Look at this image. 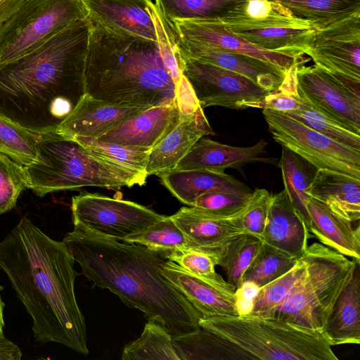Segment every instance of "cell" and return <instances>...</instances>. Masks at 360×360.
<instances>
[{"instance_id": "obj_1", "label": "cell", "mask_w": 360, "mask_h": 360, "mask_svg": "<svg viewBox=\"0 0 360 360\" xmlns=\"http://www.w3.org/2000/svg\"><path fill=\"white\" fill-rule=\"evenodd\" d=\"M75 259L26 216L0 241V270L32 319L34 339L87 355L86 326L77 304Z\"/></svg>"}, {"instance_id": "obj_2", "label": "cell", "mask_w": 360, "mask_h": 360, "mask_svg": "<svg viewBox=\"0 0 360 360\" xmlns=\"http://www.w3.org/2000/svg\"><path fill=\"white\" fill-rule=\"evenodd\" d=\"M89 17L0 68V115L33 132H55L85 94Z\"/></svg>"}, {"instance_id": "obj_3", "label": "cell", "mask_w": 360, "mask_h": 360, "mask_svg": "<svg viewBox=\"0 0 360 360\" xmlns=\"http://www.w3.org/2000/svg\"><path fill=\"white\" fill-rule=\"evenodd\" d=\"M63 243L94 287L109 290L147 319L160 316L172 337L200 328L201 315L163 275L162 265L167 259L158 253L76 228Z\"/></svg>"}, {"instance_id": "obj_4", "label": "cell", "mask_w": 360, "mask_h": 360, "mask_svg": "<svg viewBox=\"0 0 360 360\" xmlns=\"http://www.w3.org/2000/svg\"><path fill=\"white\" fill-rule=\"evenodd\" d=\"M92 24L86 94L118 105L153 107L177 101L176 86L158 43L119 35Z\"/></svg>"}, {"instance_id": "obj_5", "label": "cell", "mask_w": 360, "mask_h": 360, "mask_svg": "<svg viewBox=\"0 0 360 360\" xmlns=\"http://www.w3.org/2000/svg\"><path fill=\"white\" fill-rule=\"evenodd\" d=\"M214 334L219 360H338L323 330L251 314L201 317Z\"/></svg>"}, {"instance_id": "obj_6", "label": "cell", "mask_w": 360, "mask_h": 360, "mask_svg": "<svg viewBox=\"0 0 360 360\" xmlns=\"http://www.w3.org/2000/svg\"><path fill=\"white\" fill-rule=\"evenodd\" d=\"M38 160L24 168L28 188L37 196L84 186L118 188L145 184L140 175L102 160L58 133L40 134Z\"/></svg>"}, {"instance_id": "obj_7", "label": "cell", "mask_w": 360, "mask_h": 360, "mask_svg": "<svg viewBox=\"0 0 360 360\" xmlns=\"http://www.w3.org/2000/svg\"><path fill=\"white\" fill-rule=\"evenodd\" d=\"M304 277L283 302L263 316L314 330H324L335 302L360 263L320 243L308 245Z\"/></svg>"}, {"instance_id": "obj_8", "label": "cell", "mask_w": 360, "mask_h": 360, "mask_svg": "<svg viewBox=\"0 0 360 360\" xmlns=\"http://www.w3.org/2000/svg\"><path fill=\"white\" fill-rule=\"evenodd\" d=\"M220 20L255 46L295 58L308 56L316 32L276 0H243Z\"/></svg>"}, {"instance_id": "obj_9", "label": "cell", "mask_w": 360, "mask_h": 360, "mask_svg": "<svg viewBox=\"0 0 360 360\" xmlns=\"http://www.w3.org/2000/svg\"><path fill=\"white\" fill-rule=\"evenodd\" d=\"M88 17L83 0H25L0 26V68L41 46L72 22Z\"/></svg>"}, {"instance_id": "obj_10", "label": "cell", "mask_w": 360, "mask_h": 360, "mask_svg": "<svg viewBox=\"0 0 360 360\" xmlns=\"http://www.w3.org/2000/svg\"><path fill=\"white\" fill-rule=\"evenodd\" d=\"M274 139L318 169H328L360 179V150L340 143L289 115L262 109Z\"/></svg>"}, {"instance_id": "obj_11", "label": "cell", "mask_w": 360, "mask_h": 360, "mask_svg": "<svg viewBox=\"0 0 360 360\" xmlns=\"http://www.w3.org/2000/svg\"><path fill=\"white\" fill-rule=\"evenodd\" d=\"M71 210L74 228L120 241L165 217L134 202L98 193L73 196Z\"/></svg>"}, {"instance_id": "obj_12", "label": "cell", "mask_w": 360, "mask_h": 360, "mask_svg": "<svg viewBox=\"0 0 360 360\" xmlns=\"http://www.w3.org/2000/svg\"><path fill=\"white\" fill-rule=\"evenodd\" d=\"M179 53L182 75L202 109L210 106L262 109L269 91L238 73Z\"/></svg>"}, {"instance_id": "obj_13", "label": "cell", "mask_w": 360, "mask_h": 360, "mask_svg": "<svg viewBox=\"0 0 360 360\" xmlns=\"http://www.w3.org/2000/svg\"><path fill=\"white\" fill-rule=\"evenodd\" d=\"M296 66L299 93L316 110L350 131L360 134V94L335 75L316 65Z\"/></svg>"}, {"instance_id": "obj_14", "label": "cell", "mask_w": 360, "mask_h": 360, "mask_svg": "<svg viewBox=\"0 0 360 360\" xmlns=\"http://www.w3.org/2000/svg\"><path fill=\"white\" fill-rule=\"evenodd\" d=\"M308 56L332 74L360 80V12L316 29Z\"/></svg>"}, {"instance_id": "obj_15", "label": "cell", "mask_w": 360, "mask_h": 360, "mask_svg": "<svg viewBox=\"0 0 360 360\" xmlns=\"http://www.w3.org/2000/svg\"><path fill=\"white\" fill-rule=\"evenodd\" d=\"M169 21L177 40L181 43L216 47L227 52L252 57L286 70L296 64L306 63L309 59L306 56L295 58L258 48L231 32L218 18H174Z\"/></svg>"}, {"instance_id": "obj_16", "label": "cell", "mask_w": 360, "mask_h": 360, "mask_svg": "<svg viewBox=\"0 0 360 360\" xmlns=\"http://www.w3.org/2000/svg\"><path fill=\"white\" fill-rule=\"evenodd\" d=\"M240 213L232 217H221L188 206L182 207L169 217L185 235L189 248L214 256L218 264L227 246L245 233L238 220Z\"/></svg>"}, {"instance_id": "obj_17", "label": "cell", "mask_w": 360, "mask_h": 360, "mask_svg": "<svg viewBox=\"0 0 360 360\" xmlns=\"http://www.w3.org/2000/svg\"><path fill=\"white\" fill-rule=\"evenodd\" d=\"M181 112L177 101L153 106L129 117L96 139L150 150L175 126Z\"/></svg>"}, {"instance_id": "obj_18", "label": "cell", "mask_w": 360, "mask_h": 360, "mask_svg": "<svg viewBox=\"0 0 360 360\" xmlns=\"http://www.w3.org/2000/svg\"><path fill=\"white\" fill-rule=\"evenodd\" d=\"M151 0H83L91 22L110 32L157 42Z\"/></svg>"}, {"instance_id": "obj_19", "label": "cell", "mask_w": 360, "mask_h": 360, "mask_svg": "<svg viewBox=\"0 0 360 360\" xmlns=\"http://www.w3.org/2000/svg\"><path fill=\"white\" fill-rule=\"evenodd\" d=\"M214 134L201 107L192 112H181L175 126L150 149L146 174L158 175L173 170L200 139Z\"/></svg>"}, {"instance_id": "obj_20", "label": "cell", "mask_w": 360, "mask_h": 360, "mask_svg": "<svg viewBox=\"0 0 360 360\" xmlns=\"http://www.w3.org/2000/svg\"><path fill=\"white\" fill-rule=\"evenodd\" d=\"M162 273L185 296L201 317L239 315L236 288H225L198 277L167 259L162 265Z\"/></svg>"}, {"instance_id": "obj_21", "label": "cell", "mask_w": 360, "mask_h": 360, "mask_svg": "<svg viewBox=\"0 0 360 360\" xmlns=\"http://www.w3.org/2000/svg\"><path fill=\"white\" fill-rule=\"evenodd\" d=\"M149 108L151 107L114 105L85 93L56 132L67 138L97 139L129 117Z\"/></svg>"}, {"instance_id": "obj_22", "label": "cell", "mask_w": 360, "mask_h": 360, "mask_svg": "<svg viewBox=\"0 0 360 360\" xmlns=\"http://www.w3.org/2000/svg\"><path fill=\"white\" fill-rule=\"evenodd\" d=\"M177 44L180 53L185 56L238 73L269 91L281 84L288 71L252 57L207 45L186 44L178 40Z\"/></svg>"}, {"instance_id": "obj_23", "label": "cell", "mask_w": 360, "mask_h": 360, "mask_svg": "<svg viewBox=\"0 0 360 360\" xmlns=\"http://www.w3.org/2000/svg\"><path fill=\"white\" fill-rule=\"evenodd\" d=\"M309 238L307 224L285 191L272 195L262 241L299 259L308 247Z\"/></svg>"}, {"instance_id": "obj_24", "label": "cell", "mask_w": 360, "mask_h": 360, "mask_svg": "<svg viewBox=\"0 0 360 360\" xmlns=\"http://www.w3.org/2000/svg\"><path fill=\"white\" fill-rule=\"evenodd\" d=\"M267 146L263 139L253 146L238 147L202 137L174 169L224 172L227 168L238 169L250 163L269 162L271 160L265 156Z\"/></svg>"}, {"instance_id": "obj_25", "label": "cell", "mask_w": 360, "mask_h": 360, "mask_svg": "<svg viewBox=\"0 0 360 360\" xmlns=\"http://www.w3.org/2000/svg\"><path fill=\"white\" fill-rule=\"evenodd\" d=\"M307 228L320 243L360 262V227L309 197L307 202Z\"/></svg>"}, {"instance_id": "obj_26", "label": "cell", "mask_w": 360, "mask_h": 360, "mask_svg": "<svg viewBox=\"0 0 360 360\" xmlns=\"http://www.w3.org/2000/svg\"><path fill=\"white\" fill-rule=\"evenodd\" d=\"M161 184L180 202L191 207L195 198L212 191L251 194L252 190L224 172L209 169L176 170L158 174Z\"/></svg>"}, {"instance_id": "obj_27", "label": "cell", "mask_w": 360, "mask_h": 360, "mask_svg": "<svg viewBox=\"0 0 360 360\" xmlns=\"http://www.w3.org/2000/svg\"><path fill=\"white\" fill-rule=\"evenodd\" d=\"M323 332L330 345L360 343V263L339 293Z\"/></svg>"}, {"instance_id": "obj_28", "label": "cell", "mask_w": 360, "mask_h": 360, "mask_svg": "<svg viewBox=\"0 0 360 360\" xmlns=\"http://www.w3.org/2000/svg\"><path fill=\"white\" fill-rule=\"evenodd\" d=\"M309 195L336 214L352 221L360 219V179L338 172L319 169Z\"/></svg>"}, {"instance_id": "obj_29", "label": "cell", "mask_w": 360, "mask_h": 360, "mask_svg": "<svg viewBox=\"0 0 360 360\" xmlns=\"http://www.w3.org/2000/svg\"><path fill=\"white\" fill-rule=\"evenodd\" d=\"M278 166L281 170L284 190L307 224V202L310 197L309 189L318 169L300 155L283 146Z\"/></svg>"}, {"instance_id": "obj_30", "label": "cell", "mask_w": 360, "mask_h": 360, "mask_svg": "<svg viewBox=\"0 0 360 360\" xmlns=\"http://www.w3.org/2000/svg\"><path fill=\"white\" fill-rule=\"evenodd\" d=\"M122 359L180 360L172 336L159 316L148 319L141 336L124 347Z\"/></svg>"}, {"instance_id": "obj_31", "label": "cell", "mask_w": 360, "mask_h": 360, "mask_svg": "<svg viewBox=\"0 0 360 360\" xmlns=\"http://www.w3.org/2000/svg\"><path fill=\"white\" fill-rule=\"evenodd\" d=\"M316 29L360 12V0H276Z\"/></svg>"}, {"instance_id": "obj_32", "label": "cell", "mask_w": 360, "mask_h": 360, "mask_svg": "<svg viewBox=\"0 0 360 360\" xmlns=\"http://www.w3.org/2000/svg\"><path fill=\"white\" fill-rule=\"evenodd\" d=\"M94 155L131 172L148 176L145 169L149 149L102 142L96 139L76 136L69 138Z\"/></svg>"}, {"instance_id": "obj_33", "label": "cell", "mask_w": 360, "mask_h": 360, "mask_svg": "<svg viewBox=\"0 0 360 360\" xmlns=\"http://www.w3.org/2000/svg\"><path fill=\"white\" fill-rule=\"evenodd\" d=\"M297 260L263 242L243 275L242 285L250 283L259 288L265 286L291 269Z\"/></svg>"}, {"instance_id": "obj_34", "label": "cell", "mask_w": 360, "mask_h": 360, "mask_svg": "<svg viewBox=\"0 0 360 360\" xmlns=\"http://www.w3.org/2000/svg\"><path fill=\"white\" fill-rule=\"evenodd\" d=\"M307 261L304 255L285 274L257 290L248 314L264 316L281 304L306 274Z\"/></svg>"}, {"instance_id": "obj_35", "label": "cell", "mask_w": 360, "mask_h": 360, "mask_svg": "<svg viewBox=\"0 0 360 360\" xmlns=\"http://www.w3.org/2000/svg\"><path fill=\"white\" fill-rule=\"evenodd\" d=\"M39 136L0 115V153L18 164L25 167L37 162Z\"/></svg>"}, {"instance_id": "obj_36", "label": "cell", "mask_w": 360, "mask_h": 360, "mask_svg": "<svg viewBox=\"0 0 360 360\" xmlns=\"http://www.w3.org/2000/svg\"><path fill=\"white\" fill-rule=\"evenodd\" d=\"M123 241L141 245L164 257L172 252L189 248L184 233L167 216Z\"/></svg>"}, {"instance_id": "obj_37", "label": "cell", "mask_w": 360, "mask_h": 360, "mask_svg": "<svg viewBox=\"0 0 360 360\" xmlns=\"http://www.w3.org/2000/svg\"><path fill=\"white\" fill-rule=\"evenodd\" d=\"M262 243L259 236L244 233L235 238L220 256L217 265L224 269L226 281L236 290L242 285L243 275Z\"/></svg>"}, {"instance_id": "obj_38", "label": "cell", "mask_w": 360, "mask_h": 360, "mask_svg": "<svg viewBox=\"0 0 360 360\" xmlns=\"http://www.w3.org/2000/svg\"><path fill=\"white\" fill-rule=\"evenodd\" d=\"M243 0H154L169 20L220 19Z\"/></svg>"}, {"instance_id": "obj_39", "label": "cell", "mask_w": 360, "mask_h": 360, "mask_svg": "<svg viewBox=\"0 0 360 360\" xmlns=\"http://www.w3.org/2000/svg\"><path fill=\"white\" fill-rule=\"evenodd\" d=\"M299 95V108L285 114L340 143L360 150V134L350 131L323 115L300 93Z\"/></svg>"}, {"instance_id": "obj_40", "label": "cell", "mask_w": 360, "mask_h": 360, "mask_svg": "<svg viewBox=\"0 0 360 360\" xmlns=\"http://www.w3.org/2000/svg\"><path fill=\"white\" fill-rule=\"evenodd\" d=\"M165 258L198 277L225 288H236L216 272L217 259L206 252L188 248L172 252Z\"/></svg>"}, {"instance_id": "obj_41", "label": "cell", "mask_w": 360, "mask_h": 360, "mask_svg": "<svg viewBox=\"0 0 360 360\" xmlns=\"http://www.w3.org/2000/svg\"><path fill=\"white\" fill-rule=\"evenodd\" d=\"M27 188L24 166L0 153V214L13 209L20 193Z\"/></svg>"}, {"instance_id": "obj_42", "label": "cell", "mask_w": 360, "mask_h": 360, "mask_svg": "<svg viewBox=\"0 0 360 360\" xmlns=\"http://www.w3.org/2000/svg\"><path fill=\"white\" fill-rule=\"evenodd\" d=\"M252 193L209 192L197 197L191 207L217 216L232 217L240 213L245 208Z\"/></svg>"}, {"instance_id": "obj_43", "label": "cell", "mask_w": 360, "mask_h": 360, "mask_svg": "<svg viewBox=\"0 0 360 360\" xmlns=\"http://www.w3.org/2000/svg\"><path fill=\"white\" fill-rule=\"evenodd\" d=\"M272 194L265 188H256L238 220L245 233L261 238L266 226Z\"/></svg>"}, {"instance_id": "obj_44", "label": "cell", "mask_w": 360, "mask_h": 360, "mask_svg": "<svg viewBox=\"0 0 360 360\" xmlns=\"http://www.w3.org/2000/svg\"><path fill=\"white\" fill-rule=\"evenodd\" d=\"M25 0H0V26L11 18Z\"/></svg>"}, {"instance_id": "obj_45", "label": "cell", "mask_w": 360, "mask_h": 360, "mask_svg": "<svg viewBox=\"0 0 360 360\" xmlns=\"http://www.w3.org/2000/svg\"><path fill=\"white\" fill-rule=\"evenodd\" d=\"M2 290V287L0 286V291ZM5 304L1 299V296L0 295V334L3 333V330L4 327V309Z\"/></svg>"}, {"instance_id": "obj_46", "label": "cell", "mask_w": 360, "mask_h": 360, "mask_svg": "<svg viewBox=\"0 0 360 360\" xmlns=\"http://www.w3.org/2000/svg\"><path fill=\"white\" fill-rule=\"evenodd\" d=\"M154 1V0H153Z\"/></svg>"}]
</instances>
